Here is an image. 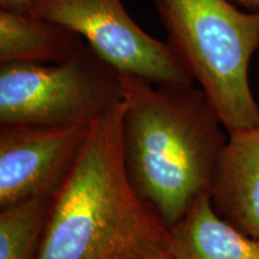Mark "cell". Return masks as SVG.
I'll list each match as a JSON object with an SVG mask.
<instances>
[{
	"label": "cell",
	"mask_w": 259,
	"mask_h": 259,
	"mask_svg": "<svg viewBox=\"0 0 259 259\" xmlns=\"http://www.w3.org/2000/svg\"><path fill=\"white\" fill-rule=\"evenodd\" d=\"M118 74L126 173L170 229L199 198L211 197L228 134L200 88Z\"/></svg>",
	"instance_id": "6da1fadb"
},
{
	"label": "cell",
	"mask_w": 259,
	"mask_h": 259,
	"mask_svg": "<svg viewBox=\"0 0 259 259\" xmlns=\"http://www.w3.org/2000/svg\"><path fill=\"white\" fill-rule=\"evenodd\" d=\"M124 99L90 125L80 155L52 200L32 259H151L170 252V229L126 173Z\"/></svg>",
	"instance_id": "7a4b0ae2"
},
{
	"label": "cell",
	"mask_w": 259,
	"mask_h": 259,
	"mask_svg": "<svg viewBox=\"0 0 259 259\" xmlns=\"http://www.w3.org/2000/svg\"><path fill=\"white\" fill-rule=\"evenodd\" d=\"M167 42L205 94L226 131L259 124L248 82L259 48V11L232 0H154Z\"/></svg>",
	"instance_id": "3957f363"
},
{
	"label": "cell",
	"mask_w": 259,
	"mask_h": 259,
	"mask_svg": "<svg viewBox=\"0 0 259 259\" xmlns=\"http://www.w3.org/2000/svg\"><path fill=\"white\" fill-rule=\"evenodd\" d=\"M122 99L118 72L87 44L63 63H0V125L89 126Z\"/></svg>",
	"instance_id": "277c9868"
},
{
	"label": "cell",
	"mask_w": 259,
	"mask_h": 259,
	"mask_svg": "<svg viewBox=\"0 0 259 259\" xmlns=\"http://www.w3.org/2000/svg\"><path fill=\"white\" fill-rule=\"evenodd\" d=\"M31 11L76 32L118 73L156 85H193L170 45L139 27L121 0H35Z\"/></svg>",
	"instance_id": "5b68a950"
},
{
	"label": "cell",
	"mask_w": 259,
	"mask_h": 259,
	"mask_svg": "<svg viewBox=\"0 0 259 259\" xmlns=\"http://www.w3.org/2000/svg\"><path fill=\"white\" fill-rule=\"evenodd\" d=\"M89 128L0 125V209L56 196L78 160Z\"/></svg>",
	"instance_id": "8992f818"
},
{
	"label": "cell",
	"mask_w": 259,
	"mask_h": 259,
	"mask_svg": "<svg viewBox=\"0 0 259 259\" xmlns=\"http://www.w3.org/2000/svg\"><path fill=\"white\" fill-rule=\"evenodd\" d=\"M211 203L222 219L259 239V124L228 134Z\"/></svg>",
	"instance_id": "52a82bcc"
},
{
	"label": "cell",
	"mask_w": 259,
	"mask_h": 259,
	"mask_svg": "<svg viewBox=\"0 0 259 259\" xmlns=\"http://www.w3.org/2000/svg\"><path fill=\"white\" fill-rule=\"evenodd\" d=\"M173 259H259V239L245 234L213 209L204 196L170 228Z\"/></svg>",
	"instance_id": "ba28073f"
},
{
	"label": "cell",
	"mask_w": 259,
	"mask_h": 259,
	"mask_svg": "<svg viewBox=\"0 0 259 259\" xmlns=\"http://www.w3.org/2000/svg\"><path fill=\"white\" fill-rule=\"evenodd\" d=\"M84 45L76 32L29 10H0V63H63Z\"/></svg>",
	"instance_id": "9c48e42d"
},
{
	"label": "cell",
	"mask_w": 259,
	"mask_h": 259,
	"mask_svg": "<svg viewBox=\"0 0 259 259\" xmlns=\"http://www.w3.org/2000/svg\"><path fill=\"white\" fill-rule=\"evenodd\" d=\"M52 200L53 197H36L0 209V259L34 258Z\"/></svg>",
	"instance_id": "30bf717a"
},
{
	"label": "cell",
	"mask_w": 259,
	"mask_h": 259,
	"mask_svg": "<svg viewBox=\"0 0 259 259\" xmlns=\"http://www.w3.org/2000/svg\"><path fill=\"white\" fill-rule=\"evenodd\" d=\"M35 0H0V10L6 11H31Z\"/></svg>",
	"instance_id": "8fae6325"
},
{
	"label": "cell",
	"mask_w": 259,
	"mask_h": 259,
	"mask_svg": "<svg viewBox=\"0 0 259 259\" xmlns=\"http://www.w3.org/2000/svg\"><path fill=\"white\" fill-rule=\"evenodd\" d=\"M236 5L242 9L252 10V11H259V0H232Z\"/></svg>",
	"instance_id": "7c38bea8"
},
{
	"label": "cell",
	"mask_w": 259,
	"mask_h": 259,
	"mask_svg": "<svg viewBox=\"0 0 259 259\" xmlns=\"http://www.w3.org/2000/svg\"><path fill=\"white\" fill-rule=\"evenodd\" d=\"M151 259H173V258H171L170 252H168V253L160 254V255H157V257H154V258H151Z\"/></svg>",
	"instance_id": "4fadbf2b"
}]
</instances>
